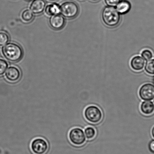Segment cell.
I'll use <instances>...</instances> for the list:
<instances>
[{"mask_svg": "<svg viewBox=\"0 0 154 154\" xmlns=\"http://www.w3.org/2000/svg\"><path fill=\"white\" fill-rule=\"evenodd\" d=\"M153 82H154V78H153Z\"/></svg>", "mask_w": 154, "mask_h": 154, "instance_id": "27", "label": "cell"}, {"mask_svg": "<svg viewBox=\"0 0 154 154\" xmlns=\"http://www.w3.org/2000/svg\"><path fill=\"white\" fill-rule=\"evenodd\" d=\"M139 95L142 100L150 101L154 99V85L151 83L143 85L139 90Z\"/></svg>", "mask_w": 154, "mask_h": 154, "instance_id": "7", "label": "cell"}, {"mask_svg": "<svg viewBox=\"0 0 154 154\" xmlns=\"http://www.w3.org/2000/svg\"><path fill=\"white\" fill-rule=\"evenodd\" d=\"M31 147L33 152L35 154H45L48 149V146L44 139L36 138L33 140Z\"/></svg>", "mask_w": 154, "mask_h": 154, "instance_id": "6", "label": "cell"}, {"mask_svg": "<svg viewBox=\"0 0 154 154\" xmlns=\"http://www.w3.org/2000/svg\"><path fill=\"white\" fill-rule=\"evenodd\" d=\"M69 137L72 143L76 146H80L86 141V136L83 130L80 128H74L70 131Z\"/></svg>", "mask_w": 154, "mask_h": 154, "instance_id": "5", "label": "cell"}, {"mask_svg": "<svg viewBox=\"0 0 154 154\" xmlns=\"http://www.w3.org/2000/svg\"><path fill=\"white\" fill-rule=\"evenodd\" d=\"M21 19L23 22L28 23L32 20L34 19V14L29 9L23 10L21 14Z\"/></svg>", "mask_w": 154, "mask_h": 154, "instance_id": "15", "label": "cell"}, {"mask_svg": "<svg viewBox=\"0 0 154 154\" xmlns=\"http://www.w3.org/2000/svg\"><path fill=\"white\" fill-rule=\"evenodd\" d=\"M5 77L9 81L12 82H17L21 77L20 70L17 67L10 66L6 71Z\"/></svg>", "mask_w": 154, "mask_h": 154, "instance_id": "9", "label": "cell"}, {"mask_svg": "<svg viewBox=\"0 0 154 154\" xmlns=\"http://www.w3.org/2000/svg\"><path fill=\"white\" fill-rule=\"evenodd\" d=\"M149 151L152 153L154 154V140H152L149 142Z\"/></svg>", "mask_w": 154, "mask_h": 154, "instance_id": "22", "label": "cell"}, {"mask_svg": "<svg viewBox=\"0 0 154 154\" xmlns=\"http://www.w3.org/2000/svg\"><path fill=\"white\" fill-rule=\"evenodd\" d=\"M60 9L62 16L67 19L74 18L79 12L78 5L72 1H66L63 3L60 7Z\"/></svg>", "mask_w": 154, "mask_h": 154, "instance_id": "3", "label": "cell"}, {"mask_svg": "<svg viewBox=\"0 0 154 154\" xmlns=\"http://www.w3.org/2000/svg\"><path fill=\"white\" fill-rule=\"evenodd\" d=\"M131 8V3L127 0L120 1L116 6V10L119 14H127L130 11Z\"/></svg>", "mask_w": 154, "mask_h": 154, "instance_id": "12", "label": "cell"}, {"mask_svg": "<svg viewBox=\"0 0 154 154\" xmlns=\"http://www.w3.org/2000/svg\"><path fill=\"white\" fill-rule=\"evenodd\" d=\"M84 115L87 120L92 123H98L103 118L101 110L95 106H90L86 107Z\"/></svg>", "mask_w": 154, "mask_h": 154, "instance_id": "4", "label": "cell"}, {"mask_svg": "<svg viewBox=\"0 0 154 154\" xmlns=\"http://www.w3.org/2000/svg\"><path fill=\"white\" fill-rule=\"evenodd\" d=\"M145 65V60L140 56H134L131 60V66L134 71H141L144 68Z\"/></svg>", "mask_w": 154, "mask_h": 154, "instance_id": "11", "label": "cell"}, {"mask_svg": "<svg viewBox=\"0 0 154 154\" xmlns=\"http://www.w3.org/2000/svg\"><path fill=\"white\" fill-rule=\"evenodd\" d=\"M141 56L145 60H149L152 59L153 55L150 50L149 49H145L142 52Z\"/></svg>", "mask_w": 154, "mask_h": 154, "instance_id": "20", "label": "cell"}, {"mask_svg": "<svg viewBox=\"0 0 154 154\" xmlns=\"http://www.w3.org/2000/svg\"><path fill=\"white\" fill-rule=\"evenodd\" d=\"M8 64L5 60L0 59V76L3 75L6 71Z\"/></svg>", "mask_w": 154, "mask_h": 154, "instance_id": "19", "label": "cell"}, {"mask_svg": "<svg viewBox=\"0 0 154 154\" xmlns=\"http://www.w3.org/2000/svg\"><path fill=\"white\" fill-rule=\"evenodd\" d=\"M145 69L148 74H154V59L148 61L145 66Z\"/></svg>", "mask_w": 154, "mask_h": 154, "instance_id": "17", "label": "cell"}, {"mask_svg": "<svg viewBox=\"0 0 154 154\" xmlns=\"http://www.w3.org/2000/svg\"><path fill=\"white\" fill-rule=\"evenodd\" d=\"M45 12L48 16H53L60 13V7L56 4H49L45 8Z\"/></svg>", "mask_w": 154, "mask_h": 154, "instance_id": "14", "label": "cell"}, {"mask_svg": "<svg viewBox=\"0 0 154 154\" xmlns=\"http://www.w3.org/2000/svg\"><path fill=\"white\" fill-rule=\"evenodd\" d=\"M46 6L44 0H33L30 6V10L33 14H40L44 11Z\"/></svg>", "mask_w": 154, "mask_h": 154, "instance_id": "10", "label": "cell"}, {"mask_svg": "<svg viewBox=\"0 0 154 154\" xmlns=\"http://www.w3.org/2000/svg\"><path fill=\"white\" fill-rule=\"evenodd\" d=\"M2 53L7 60L13 63L20 60L23 54L21 47L17 43L13 42L7 43L4 46Z\"/></svg>", "mask_w": 154, "mask_h": 154, "instance_id": "1", "label": "cell"}, {"mask_svg": "<svg viewBox=\"0 0 154 154\" xmlns=\"http://www.w3.org/2000/svg\"><path fill=\"white\" fill-rule=\"evenodd\" d=\"M9 35L7 33L3 31L0 32V46H4L8 42Z\"/></svg>", "mask_w": 154, "mask_h": 154, "instance_id": "16", "label": "cell"}, {"mask_svg": "<svg viewBox=\"0 0 154 154\" xmlns=\"http://www.w3.org/2000/svg\"><path fill=\"white\" fill-rule=\"evenodd\" d=\"M91 1H98V0H91Z\"/></svg>", "mask_w": 154, "mask_h": 154, "instance_id": "25", "label": "cell"}, {"mask_svg": "<svg viewBox=\"0 0 154 154\" xmlns=\"http://www.w3.org/2000/svg\"><path fill=\"white\" fill-rule=\"evenodd\" d=\"M120 0H104L107 5L110 7H115L120 2Z\"/></svg>", "mask_w": 154, "mask_h": 154, "instance_id": "21", "label": "cell"}, {"mask_svg": "<svg viewBox=\"0 0 154 154\" xmlns=\"http://www.w3.org/2000/svg\"><path fill=\"white\" fill-rule=\"evenodd\" d=\"M103 22L107 26L115 27L120 23L121 16L116 9L113 7H106L102 13Z\"/></svg>", "mask_w": 154, "mask_h": 154, "instance_id": "2", "label": "cell"}, {"mask_svg": "<svg viewBox=\"0 0 154 154\" xmlns=\"http://www.w3.org/2000/svg\"><path fill=\"white\" fill-rule=\"evenodd\" d=\"M152 137L154 138V126L153 127V128H152Z\"/></svg>", "mask_w": 154, "mask_h": 154, "instance_id": "23", "label": "cell"}, {"mask_svg": "<svg viewBox=\"0 0 154 154\" xmlns=\"http://www.w3.org/2000/svg\"><path fill=\"white\" fill-rule=\"evenodd\" d=\"M85 134L87 139H92L95 137L96 134V132L93 128L88 127L85 128Z\"/></svg>", "mask_w": 154, "mask_h": 154, "instance_id": "18", "label": "cell"}, {"mask_svg": "<svg viewBox=\"0 0 154 154\" xmlns=\"http://www.w3.org/2000/svg\"><path fill=\"white\" fill-rule=\"evenodd\" d=\"M140 110L146 115L152 114L154 112V103L151 101H144L142 102L140 106Z\"/></svg>", "mask_w": 154, "mask_h": 154, "instance_id": "13", "label": "cell"}, {"mask_svg": "<svg viewBox=\"0 0 154 154\" xmlns=\"http://www.w3.org/2000/svg\"><path fill=\"white\" fill-rule=\"evenodd\" d=\"M49 24L53 29L59 30L65 26L66 21L63 16L59 14L51 16L49 19Z\"/></svg>", "mask_w": 154, "mask_h": 154, "instance_id": "8", "label": "cell"}, {"mask_svg": "<svg viewBox=\"0 0 154 154\" xmlns=\"http://www.w3.org/2000/svg\"><path fill=\"white\" fill-rule=\"evenodd\" d=\"M48 1H57V0H48Z\"/></svg>", "mask_w": 154, "mask_h": 154, "instance_id": "24", "label": "cell"}, {"mask_svg": "<svg viewBox=\"0 0 154 154\" xmlns=\"http://www.w3.org/2000/svg\"><path fill=\"white\" fill-rule=\"evenodd\" d=\"M26 1H32V0H26Z\"/></svg>", "mask_w": 154, "mask_h": 154, "instance_id": "26", "label": "cell"}]
</instances>
